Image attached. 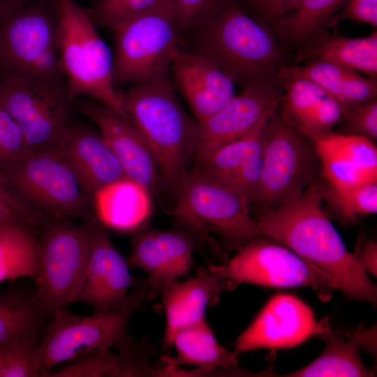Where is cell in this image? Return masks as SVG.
I'll return each mask as SVG.
<instances>
[{
    "label": "cell",
    "instance_id": "1",
    "mask_svg": "<svg viewBox=\"0 0 377 377\" xmlns=\"http://www.w3.org/2000/svg\"><path fill=\"white\" fill-rule=\"evenodd\" d=\"M263 237L286 246L324 274L346 298L376 304V286L346 249L325 209L317 179L300 194L261 215Z\"/></svg>",
    "mask_w": 377,
    "mask_h": 377
},
{
    "label": "cell",
    "instance_id": "21",
    "mask_svg": "<svg viewBox=\"0 0 377 377\" xmlns=\"http://www.w3.org/2000/svg\"><path fill=\"white\" fill-rule=\"evenodd\" d=\"M55 149L91 201L98 189L126 177L99 132L85 125L73 121Z\"/></svg>",
    "mask_w": 377,
    "mask_h": 377
},
{
    "label": "cell",
    "instance_id": "5",
    "mask_svg": "<svg viewBox=\"0 0 377 377\" xmlns=\"http://www.w3.org/2000/svg\"><path fill=\"white\" fill-rule=\"evenodd\" d=\"M156 291L145 281L135 288L120 306L90 316H78L63 307L55 311L52 320L38 344L41 376L53 367L101 348L126 349L135 341L128 327L133 315L154 298Z\"/></svg>",
    "mask_w": 377,
    "mask_h": 377
},
{
    "label": "cell",
    "instance_id": "14",
    "mask_svg": "<svg viewBox=\"0 0 377 377\" xmlns=\"http://www.w3.org/2000/svg\"><path fill=\"white\" fill-rule=\"evenodd\" d=\"M282 96L283 94L271 80L244 86L241 93L198 122L195 155L200 162L221 146L265 126L281 104Z\"/></svg>",
    "mask_w": 377,
    "mask_h": 377
},
{
    "label": "cell",
    "instance_id": "18",
    "mask_svg": "<svg viewBox=\"0 0 377 377\" xmlns=\"http://www.w3.org/2000/svg\"><path fill=\"white\" fill-rule=\"evenodd\" d=\"M196 245L193 235L186 231L144 230L135 236L127 262L130 268L145 272V283L159 292L165 285L189 275Z\"/></svg>",
    "mask_w": 377,
    "mask_h": 377
},
{
    "label": "cell",
    "instance_id": "3",
    "mask_svg": "<svg viewBox=\"0 0 377 377\" xmlns=\"http://www.w3.org/2000/svg\"><path fill=\"white\" fill-rule=\"evenodd\" d=\"M188 49L215 63L243 87L277 75L282 53L270 33L238 0H228L213 15L188 31Z\"/></svg>",
    "mask_w": 377,
    "mask_h": 377
},
{
    "label": "cell",
    "instance_id": "33",
    "mask_svg": "<svg viewBox=\"0 0 377 377\" xmlns=\"http://www.w3.org/2000/svg\"><path fill=\"white\" fill-rule=\"evenodd\" d=\"M282 81L281 118L295 130L327 96L313 82L302 77H278Z\"/></svg>",
    "mask_w": 377,
    "mask_h": 377
},
{
    "label": "cell",
    "instance_id": "23",
    "mask_svg": "<svg viewBox=\"0 0 377 377\" xmlns=\"http://www.w3.org/2000/svg\"><path fill=\"white\" fill-rule=\"evenodd\" d=\"M92 202L95 216L103 226L122 232L141 228L151 212V192L127 177L98 189Z\"/></svg>",
    "mask_w": 377,
    "mask_h": 377
},
{
    "label": "cell",
    "instance_id": "22",
    "mask_svg": "<svg viewBox=\"0 0 377 377\" xmlns=\"http://www.w3.org/2000/svg\"><path fill=\"white\" fill-rule=\"evenodd\" d=\"M231 286L219 279L208 267H198L193 278L162 287L159 292L165 314L164 346H171L179 330L205 318L207 308L216 304L223 289Z\"/></svg>",
    "mask_w": 377,
    "mask_h": 377
},
{
    "label": "cell",
    "instance_id": "30",
    "mask_svg": "<svg viewBox=\"0 0 377 377\" xmlns=\"http://www.w3.org/2000/svg\"><path fill=\"white\" fill-rule=\"evenodd\" d=\"M323 201L344 225H353L377 212V182L348 188L323 184Z\"/></svg>",
    "mask_w": 377,
    "mask_h": 377
},
{
    "label": "cell",
    "instance_id": "8",
    "mask_svg": "<svg viewBox=\"0 0 377 377\" xmlns=\"http://www.w3.org/2000/svg\"><path fill=\"white\" fill-rule=\"evenodd\" d=\"M112 31L113 82L117 89L170 75L182 36L170 0H163Z\"/></svg>",
    "mask_w": 377,
    "mask_h": 377
},
{
    "label": "cell",
    "instance_id": "32",
    "mask_svg": "<svg viewBox=\"0 0 377 377\" xmlns=\"http://www.w3.org/2000/svg\"><path fill=\"white\" fill-rule=\"evenodd\" d=\"M265 127L218 148L200 161L201 166L198 170L215 179L230 174L249 158L263 151Z\"/></svg>",
    "mask_w": 377,
    "mask_h": 377
},
{
    "label": "cell",
    "instance_id": "44",
    "mask_svg": "<svg viewBox=\"0 0 377 377\" xmlns=\"http://www.w3.org/2000/svg\"><path fill=\"white\" fill-rule=\"evenodd\" d=\"M353 254L355 260L367 272L376 276L377 244L364 233L358 235L355 250Z\"/></svg>",
    "mask_w": 377,
    "mask_h": 377
},
{
    "label": "cell",
    "instance_id": "13",
    "mask_svg": "<svg viewBox=\"0 0 377 377\" xmlns=\"http://www.w3.org/2000/svg\"><path fill=\"white\" fill-rule=\"evenodd\" d=\"M209 267L219 279L233 286L244 283L269 287L309 286L323 300L336 290L324 274L290 249L261 239L241 246L227 263Z\"/></svg>",
    "mask_w": 377,
    "mask_h": 377
},
{
    "label": "cell",
    "instance_id": "28",
    "mask_svg": "<svg viewBox=\"0 0 377 377\" xmlns=\"http://www.w3.org/2000/svg\"><path fill=\"white\" fill-rule=\"evenodd\" d=\"M43 318L33 295L14 289L0 292V350L17 339H38Z\"/></svg>",
    "mask_w": 377,
    "mask_h": 377
},
{
    "label": "cell",
    "instance_id": "25",
    "mask_svg": "<svg viewBox=\"0 0 377 377\" xmlns=\"http://www.w3.org/2000/svg\"><path fill=\"white\" fill-rule=\"evenodd\" d=\"M134 343L115 353L110 348H101L89 353L78 362L44 376L52 377H138L154 376V367L149 351Z\"/></svg>",
    "mask_w": 377,
    "mask_h": 377
},
{
    "label": "cell",
    "instance_id": "27",
    "mask_svg": "<svg viewBox=\"0 0 377 377\" xmlns=\"http://www.w3.org/2000/svg\"><path fill=\"white\" fill-rule=\"evenodd\" d=\"M300 60L330 62L368 77H377V33L361 38L330 36L316 40L300 53Z\"/></svg>",
    "mask_w": 377,
    "mask_h": 377
},
{
    "label": "cell",
    "instance_id": "19",
    "mask_svg": "<svg viewBox=\"0 0 377 377\" xmlns=\"http://www.w3.org/2000/svg\"><path fill=\"white\" fill-rule=\"evenodd\" d=\"M170 73L198 122L235 95L234 81L215 63L180 46L172 55Z\"/></svg>",
    "mask_w": 377,
    "mask_h": 377
},
{
    "label": "cell",
    "instance_id": "4",
    "mask_svg": "<svg viewBox=\"0 0 377 377\" xmlns=\"http://www.w3.org/2000/svg\"><path fill=\"white\" fill-rule=\"evenodd\" d=\"M59 22L57 0H31L0 10V82L13 79L65 82Z\"/></svg>",
    "mask_w": 377,
    "mask_h": 377
},
{
    "label": "cell",
    "instance_id": "42",
    "mask_svg": "<svg viewBox=\"0 0 377 377\" xmlns=\"http://www.w3.org/2000/svg\"><path fill=\"white\" fill-rule=\"evenodd\" d=\"M341 121L343 123V128L348 132V133L361 135L373 140H376V97L344 110Z\"/></svg>",
    "mask_w": 377,
    "mask_h": 377
},
{
    "label": "cell",
    "instance_id": "46",
    "mask_svg": "<svg viewBox=\"0 0 377 377\" xmlns=\"http://www.w3.org/2000/svg\"><path fill=\"white\" fill-rule=\"evenodd\" d=\"M31 0H0V10L22 6Z\"/></svg>",
    "mask_w": 377,
    "mask_h": 377
},
{
    "label": "cell",
    "instance_id": "34",
    "mask_svg": "<svg viewBox=\"0 0 377 377\" xmlns=\"http://www.w3.org/2000/svg\"><path fill=\"white\" fill-rule=\"evenodd\" d=\"M38 339H17L1 349L0 377L41 376Z\"/></svg>",
    "mask_w": 377,
    "mask_h": 377
},
{
    "label": "cell",
    "instance_id": "40",
    "mask_svg": "<svg viewBox=\"0 0 377 377\" xmlns=\"http://www.w3.org/2000/svg\"><path fill=\"white\" fill-rule=\"evenodd\" d=\"M182 35L213 15L228 0H170Z\"/></svg>",
    "mask_w": 377,
    "mask_h": 377
},
{
    "label": "cell",
    "instance_id": "26",
    "mask_svg": "<svg viewBox=\"0 0 377 377\" xmlns=\"http://www.w3.org/2000/svg\"><path fill=\"white\" fill-rule=\"evenodd\" d=\"M318 327L315 336L325 342L323 353L307 366L283 376H374L360 355L359 327L347 341L339 332L331 329L327 318L318 323Z\"/></svg>",
    "mask_w": 377,
    "mask_h": 377
},
{
    "label": "cell",
    "instance_id": "12",
    "mask_svg": "<svg viewBox=\"0 0 377 377\" xmlns=\"http://www.w3.org/2000/svg\"><path fill=\"white\" fill-rule=\"evenodd\" d=\"M65 82L13 79L0 82V105L14 119L29 151L57 148L73 123Z\"/></svg>",
    "mask_w": 377,
    "mask_h": 377
},
{
    "label": "cell",
    "instance_id": "41",
    "mask_svg": "<svg viewBox=\"0 0 377 377\" xmlns=\"http://www.w3.org/2000/svg\"><path fill=\"white\" fill-rule=\"evenodd\" d=\"M262 169L263 151L249 158L230 174L216 180L245 195L250 202L259 185Z\"/></svg>",
    "mask_w": 377,
    "mask_h": 377
},
{
    "label": "cell",
    "instance_id": "16",
    "mask_svg": "<svg viewBox=\"0 0 377 377\" xmlns=\"http://www.w3.org/2000/svg\"><path fill=\"white\" fill-rule=\"evenodd\" d=\"M126 259L113 244L107 228L96 221L85 278L74 302L84 303L95 312L114 309L129 297L134 279Z\"/></svg>",
    "mask_w": 377,
    "mask_h": 377
},
{
    "label": "cell",
    "instance_id": "45",
    "mask_svg": "<svg viewBox=\"0 0 377 377\" xmlns=\"http://www.w3.org/2000/svg\"><path fill=\"white\" fill-rule=\"evenodd\" d=\"M300 0H246L247 4L265 18L279 20L291 11Z\"/></svg>",
    "mask_w": 377,
    "mask_h": 377
},
{
    "label": "cell",
    "instance_id": "24",
    "mask_svg": "<svg viewBox=\"0 0 377 377\" xmlns=\"http://www.w3.org/2000/svg\"><path fill=\"white\" fill-rule=\"evenodd\" d=\"M277 77L308 79L335 99L343 111L376 98V80L355 71L320 60L308 61L303 65L282 66Z\"/></svg>",
    "mask_w": 377,
    "mask_h": 377
},
{
    "label": "cell",
    "instance_id": "29",
    "mask_svg": "<svg viewBox=\"0 0 377 377\" xmlns=\"http://www.w3.org/2000/svg\"><path fill=\"white\" fill-rule=\"evenodd\" d=\"M346 0H300L288 14L277 20L278 29L288 40L300 43L312 39Z\"/></svg>",
    "mask_w": 377,
    "mask_h": 377
},
{
    "label": "cell",
    "instance_id": "10",
    "mask_svg": "<svg viewBox=\"0 0 377 377\" xmlns=\"http://www.w3.org/2000/svg\"><path fill=\"white\" fill-rule=\"evenodd\" d=\"M177 193L173 214L193 232L215 233L232 249L263 237L249 199L201 170L188 172Z\"/></svg>",
    "mask_w": 377,
    "mask_h": 377
},
{
    "label": "cell",
    "instance_id": "35",
    "mask_svg": "<svg viewBox=\"0 0 377 377\" xmlns=\"http://www.w3.org/2000/svg\"><path fill=\"white\" fill-rule=\"evenodd\" d=\"M163 0H98L87 9L97 28L114 29L123 22L158 5Z\"/></svg>",
    "mask_w": 377,
    "mask_h": 377
},
{
    "label": "cell",
    "instance_id": "15",
    "mask_svg": "<svg viewBox=\"0 0 377 377\" xmlns=\"http://www.w3.org/2000/svg\"><path fill=\"white\" fill-rule=\"evenodd\" d=\"M311 309L288 294L273 297L235 343L234 353L259 348H286L297 346L318 330Z\"/></svg>",
    "mask_w": 377,
    "mask_h": 377
},
{
    "label": "cell",
    "instance_id": "6",
    "mask_svg": "<svg viewBox=\"0 0 377 377\" xmlns=\"http://www.w3.org/2000/svg\"><path fill=\"white\" fill-rule=\"evenodd\" d=\"M57 1L60 59L70 98L91 97L128 119L113 82L112 53L87 9L75 0Z\"/></svg>",
    "mask_w": 377,
    "mask_h": 377
},
{
    "label": "cell",
    "instance_id": "17",
    "mask_svg": "<svg viewBox=\"0 0 377 377\" xmlns=\"http://www.w3.org/2000/svg\"><path fill=\"white\" fill-rule=\"evenodd\" d=\"M77 107L96 125L125 175L145 186L151 193L156 191L162 179L158 165L146 140L133 123L102 104L82 101Z\"/></svg>",
    "mask_w": 377,
    "mask_h": 377
},
{
    "label": "cell",
    "instance_id": "43",
    "mask_svg": "<svg viewBox=\"0 0 377 377\" xmlns=\"http://www.w3.org/2000/svg\"><path fill=\"white\" fill-rule=\"evenodd\" d=\"M346 3L341 13L332 17L330 26L344 20L377 26V0H346Z\"/></svg>",
    "mask_w": 377,
    "mask_h": 377
},
{
    "label": "cell",
    "instance_id": "37",
    "mask_svg": "<svg viewBox=\"0 0 377 377\" xmlns=\"http://www.w3.org/2000/svg\"><path fill=\"white\" fill-rule=\"evenodd\" d=\"M323 135L359 168L377 177V149L373 140L361 135L331 131Z\"/></svg>",
    "mask_w": 377,
    "mask_h": 377
},
{
    "label": "cell",
    "instance_id": "31",
    "mask_svg": "<svg viewBox=\"0 0 377 377\" xmlns=\"http://www.w3.org/2000/svg\"><path fill=\"white\" fill-rule=\"evenodd\" d=\"M312 142L328 185L348 188L377 182V177L359 168L323 134L312 139Z\"/></svg>",
    "mask_w": 377,
    "mask_h": 377
},
{
    "label": "cell",
    "instance_id": "38",
    "mask_svg": "<svg viewBox=\"0 0 377 377\" xmlns=\"http://www.w3.org/2000/svg\"><path fill=\"white\" fill-rule=\"evenodd\" d=\"M343 108L330 96L325 97L308 114L297 131L310 139L331 131L341 121Z\"/></svg>",
    "mask_w": 377,
    "mask_h": 377
},
{
    "label": "cell",
    "instance_id": "9",
    "mask_svg": "<svg viewBox=\"0 0 377 377\" xmlns=\"http://www.w3.org/2000/svg\"><path fill=\"white\" fill-rule=\"evenodd\" d=\"M0 170L17 193L47 219H97L92 201L56 149L29 151Z\"/></svg>",
    "mask_w": 377,
    "mask_h": 377
},
{
    "label": "cell",
    "instance_id": "2",
    "mask_svg": "<svg viewBox=\"0 0 377 377\" xmlns=\"http://www.w3.org/2000/svg\"><path fill=\"white\" fill-rule=\"evenodd\" d=\"M118 92L129 120L154 154L162 179L177 192L197 148L198 121L181 105L170 75Z\"/></svg>",
    "mask_w": 377,
    "mask_h": 377
},
{
    "label": "cell",
    "instance_id": "39",
    "mask_svg": "<svg viewBox=\"0 0 377 377\" xmlns=\"http://www.w3.org/2000/svg\"><path fill=\"white\" fill-rule=\"evenodd\" d=\"M29 152L20 127L11 115L0 105V169Z\"/></svg>",
    "mask_w": 377,
    "mask_h": 377
},
{
    "label": "cell",
    "instance_id": "20",
    "mask_svg": "<svg viewBox=\"0 0 377 377\" xmlns=\"http://www.w3.org/2000/svg\"><path fill=\"white\" fill-rule=\"evenodd\" d=\"M171 346L175 348L176 356L163 357V367L159 369L166 371L176 368L172 376L245 375L246 371L237 368V355L219 343L206 318L179 330Z\"/></svg>",
    "mask_w": 377,
    "mask_h": 377
},
{
    "label": "cell",
    "instance_id": "7",
    "mask_svg": "<svg viewBox=\"0 0 377 377\" xmlns=\"http://www.w3.org/2000/svg\"><path fill=\"white\" fill-rule=\"evenodd\" d=\"M97 221L76 224L47 219L42 226L33 298L44 316L75 302L85 278Z\"/></svg>",
    "mask_w": 377,
    "mask_h": 377
},
{
    "label": "cell",
    "instance_id": "47",
    "mask_svg": "<svg viewBox=\"0 0 377 377\" xmlns=\"http://www.w3.org/2000/svg\"><path fill=\"white\" fill-rule=\"evenodd\" d=\"M97 1H98V0H92L91 4H92V3H94L96 2Z\"/></svg>",
    "mask_w": 377,
    "mask_h": 377
},
{
    "label": "cell",
    "instance_id": "36",
    "mask_svg": "<svg viewBox=\"0 0 377 377\" xmlns=\"http://www.w3.org/2000/svg\"><path fill=\"white\" fill-rule=\"evenodd\" d=\"M47 220L17 193L0 170V226L19 223L33 230L41 228Z\"/></svg>",
    "mask_w": 377,
    "mask_h": 377
},
{
    "label": "cell",
    "instance_id": "11",
    "mask_svg": "<svg viewBox=\"0 0 377 377\" xmlns=\"http://www.w3.org/2000/svg\"><path fill=\"white\" fill-rule=\"evenodd\" d=\"M275 112L265 127L263 169L251 200L262 215L300 194L316 180L319 161L313 145Z\"/></svg>",
    "mask_w": 377,
    "mask_h": 377
},
{
    "label": "cell",
    "instance_id": "48",
    "mask_svg": "<svg viewBox=\"0 0 377 377\" xmlns=\"http://www.w3.org/2000/svg\"><path fill=\"white\" fill-rule=\"evenodd\" d=\"M0 370H1V350H0Z\"/></svg>",
    "mask_w": 377,
    "mask_h": 377
}]
</instances>
